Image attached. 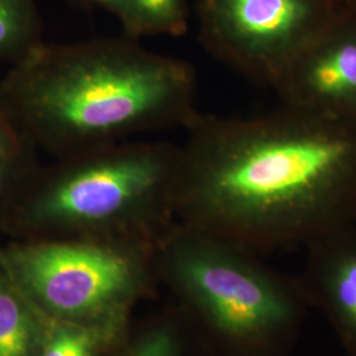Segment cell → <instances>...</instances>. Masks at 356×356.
Instances as JSON below:
<instances>
[{
  "label": "cell",
  "instance_id": "obj_1",
  "mask_svg": "<svg viewBox=\"0 0 356 356\" xmlns=\"http://www.w3.org/2000/svg\"><path fill=\"white\" fill-rule=\"evenodd\" d=\"M179 147L185 225L270 251L356 223V123L282 106L257 118L197 113Z\"/></svg>",
  "mask_w": 356,
  "mask_h": 356
},
{
  "label": "cell",
  "instance_id": "obj_2",
  "mask_svg": "<svg viewBox=\"0 0 356 356\" xmlns=\"http://www.w3.org/2000/svg\"><path fill=\"white\" fill-rule=\"evenodd\" d=\"M195 82L189 63L124 35L42 44L17 64L1 104L28 140L63 157L186 127L198 113Z\"/></svg>",
  "mask_w": 356,
  "mask_h": 356
},
{
  "label": "cell",
  "instance_id": "obj_3",
  "mask_svg": "<svg viewBox=\"0 0 356 356\" xmlns=\"http://www.w3.org/2000/svg\"><path fill=\"white\" fill-rule=\"evenodd\" d=\"M179 147L120 141L56 157L38 175L23 207L31 229L49 239L144 244L176 210Z\"/></svg>",
  "mask_w": 356,
  "mask_h": 356
},
{
  "label": "cell",
  "instance_id": "obj_4",
  "mask_svg": "<svg viewBox=\"0 0 356 356\" xmlns=\"http://www.w3.org/2000/svg\"><path fill=\"white\" fill-rule=\"evenodd\" d=\"M242 244L185 225L166 263L197 318L231 356H291L309 310L297 276Z\"/></svg>",
  "mask_w": 356,
  "mask_h": 356
},
{
  "label": "cell",
  "instance_id": "obj_5",
  "mask_svg": "<svg viewBox=\"0 0 356 356\" xmlns=\"http://www.w3.org/2000/svg\"><path fill=\"white\" fill-rule=\"evenodd\" d=\"M0 267L53 318L95 321L126 314L143 280V244L42 239L0 252Z\"/></svg>",
  "mask_w": 356,
  "mask_h": 356
},
{
  "label": "cell",
  "instance_id": "obj_6",
  "mask_svg": "<svg viewBox=\"0 0 356 356\" xmlns=\"http://www.w3.org/2000/svg\"><path fill=\"white\" fill-rule=\"evenodd\" d=\"M195 11L206 51L275 86L314 38L356 8L347 0H197Z\"/></svg>",
  "mask_w": 356,
  "mask_h": 356
},
{
  "label": "cell",
  "instance_id": "obj_7",
  "mask_svg": "<svg viewBox=\"0 0 356 356\" xmlns=\"http://www.w3.org/2000/svg\"><path fill=\"white\" fill-rule=\"evenodd\" d=\"M273 88L285 107L356 123V11L314 38Z\"/></svg>",
  "mask_w": 356,
  "mask_h": 356
},
{
  "label": "cell",
  "instance_id": "obj_8",
  "mask_svg": "<svg viewBox=\"0 0 356 356\" xmlns=\"http://www.w3.org/2000/svg\"><path fill=\"white\" fill-rule=\"evenodd\" d=\"M306 245L307 260L297 276L306 302L330 322L347 354L356 356V223Z\"/></svg>",
  "mask_w": 356,
  "mask_h": 356
},
{
  "label": "cell",
  "instance_id": "obj_9",
  "mask_svg": "<svg viewBox=\"0 0 356 356\" xmlns=\"http://www.w3.org/2000/svg\"><path fill=\"white\" fill-rule=\"evenodd\" d=\"M41 314L42 335L38 356H98L120 334L126 316L67 321L53 318L42 312Z\"/></svg>",
  "mask_w": 356,
  "mask_h": 356
},
{
  "label": "cell",
  "instance_id": "obj_10",
  "mask_svg": "<svg viewBox=\"0 0 356 356\" xmlns=\"http://www.w3.org/2000/svg\"><path fill=\"white\" fill-rule=\"evenodd\" d=\"M41 335V312L0 273V356H38Z\"/></svg>",
  "mask_w": 356,
  "mask_h": 356
},
{
  "label": "cell",
  "instance_id": "obj_11",
  "mask_svg": "<svg viewBox=\"0 0 356 356\" xmlns=\"http://www.w3.org/2000/svg\"><path fill=\"white\" fill-rule=\"evenodd\" d=\"M104 10L120 22L124 36H182L189 28L188 0H106Z\"/></svg>",
  "mask_w": 356,
  "mask_h": 356
},
{
  "label": "cell",
  "instance_id": "obj_12",
  "mask_svg": "<svg viewBox=\"0 0 356 356\" xmlns=\"http://www.w3.org/2000/svg\"><path fill=\"white\" fill-rule=\"evenodd\" d=\"M36 0H0V57L24 61L44 44Z\"/></svg>",
  "mask_w": 356,
  "mask_h": 356
},
{
  "label": "cell",
  "instance_id": "obj_13",
  "mask_svg": "<svg viewBox=\"0 0 356 356\" xmlns=\"http://www.w3.org/2000/svg\"><path fill=\"white\" fill-rule=\"evenodd\" d=\"M181 335L173 326L160 327L141 338L127 356H185Z\"/></svg>",
  "mask_w": 356,
  "mask_h": 356
},
{
  "label": "cell",
  "instance_id": "obj_14",
  "mask_svg": "<svg viewBox=\"0 0 356 356\" xmlns=\"http://www.w3.org/2000/svg\"><path fill=\"white\" fill-rule=\"evenodd\" d=\"M82 4L88 6V7H102L104 8L106 6V0H79Z\"/></svg>",
  "mask_w": 356,
  "mask_h": 356
},
{
  "label": "cell",
  "instance_id": "obj_15",
  "mask_svg": "<svg viewBox=\"0 0 356 356\" xmlns=\"http://www.w3.org/2000/svg\"><path fill=\"white\" fill-rule=\"evenodd\" d=\"M347 1H348V3H350L353 7H355L356 8V0H347Z\"/></svg>",
  "mask_w": 356,
  "mask_h": 356
}]
</instances>
